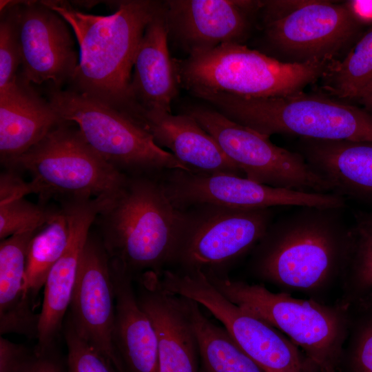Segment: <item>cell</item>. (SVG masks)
Returning <instances> with one entry per match:
<instances>
[{
    "instance_id": "1",
    "label": "cell",
    "mask_w": 372,
    "mask_h": 372,
    "mask_svg": "<svg viewBox=\"0 0 372 372\" xmlns=\"http://www.w3.org/2000/svg\"><path fill=\"white\" fill-rule=\"evenodd\" d=\"M343 207H295L274 218L251 251L257 278L302 292L324 289L343 279L354 244Z\"/></svg>"
},
{
    "instance_id": "33",
    "label": "cell",
    "mask_w": 372,
    "mask_h": 372,
    "mask_svg": "<svg viewBox=\"0 0 372 372\" xmlns=\"http://www.w3.org/2000/svg\"><path fill=\"white\" fill-rule=\"evenodd\" d=\"M33 350L0 337V372H21Z\"/></svg>"
},
{
    "instance_id": "19",
    "label": "cell",
    "mask_w": 372,
    "mask_h": 372,
    "mask_svg": "<svg viewBox=\"0 0 372 372\" xmlns=\"http://www.w3.org/2000/svg\"><path fill=\"white\" fill-rule=\"evenodd\" d=\"M124 115L142 127L160 147H167L193 172L243 176L215 139L187 114L146 110L131 104Z\"/></svg>"
},
{
    "instance_id": "14",
    "label": "cell",
    "mask_w": 372,
    "mask_h": 372,
    "mask_svg": "<svg viewBox=\"0 0 372 372\" xmlns=\"http://www.w3.org/2000/svg\"><path fill=\"white\" fill-rule=\"evenodd\" d=\"M16 3L21 56L19 74L32 85L63 89L79 62L72 28L43 1Z\"/></svg>"
},
{
    "instance_id": "20",
    "label": "cell",
    "mask_w": 372,
    "mask_h": 372,
    "mask_svg": "<svg viewBox=\"0 0 372 372\" xmlns=\"http://www.w3.org/2000/svg\"><path fill=\"white\" fill-rule=\"evenodd\" d=\"M168 38L163 1L147 25L138 45L126 107L134 104L146 110L172 112L171 105L178 95L180 83L176 59L169 54Z\"/></svg>"
},
{
    "instance_id": "10",
    "label": "cell",
    "mask_w": 372,
    "mask_h": 372,
    "mask_svg": "<svg viewBox=\"0 0 372 372\" xmlns=\"http://www.w3.org/2000/svg\"><path fill=\"white\" fill-rule=\"evenodd\" d=\"M184 113L215 139L247 178L276 188L331 193L329 184L298 152L276 145L269 137L233 121L210 105H193Z\"/></svg>"
},
{
    "instance_id": "4",
    "label": "cell",
    "mask_w": 372,
    "mask_h": 372,
    "mask_svg": "<svg viewBox=\"0 0 372 372\" xmlns=\"http://www.w3.org/2000/svg\"><path fill=\"white\" fill-rule=\"evenodd\" d=\"M220 113L268 137L372 142V114L324 94L252 98L225 93L194 94Z\"/></svg>"
},
{
    "instance_id": "23",
    "label": "cell",
    "mask_w": 372,
    "mask_h": 372,
    "mask_svg": "<svg viewBox=\"0 0 372 372\" xmlns=\"http://www.w3.org/2000/svg\"><path fill=\"white\" fill-rule=\"evenodd\" d=\"M63 121L48 100L19 74L14 84L0 92L1 164L26 152Z\"/></svg>"
},
{
    "instance_id": "28",
    "label": "cell",
    "mask_w": 372,
    "mask_h": 372,
    "mask_svg": "<svg viewBox=\"0 0 372 372\" xmlns=\"http://www.w3.org/2000/svg\"><path fill=\"white\" fill-rule=\"evenodd\" d=\"M354 244L351 260L343 278L344 304L372 289V210L359 211L352 225Z\"/></svg>"
},
{
    "instance_id": "34",
    "label": "cell",
    "mask_w": 372,
    "mask_h": 372,
    "mask_svg": "<svg viewBox=\"0 0 372 372\" xmlns=\"http://www.w3.org/2000/svg\"><path fill=\"white\" fill-rule=\"evenodd\" d=\"M21 372H69L67 359L63 360L53 347L43 351L35 349Z\"/></svg>"
},
{
    "instance_id": "36",
    "label": "cell",
    "mask_w": 372,
    "mask_h": 372,
    "mask_svg": "<svg viewBox=\"0 0 372 372\" xmlns=\"http://www.w3.org/2000/svg\"><path fill=\"white\" fill-rule=\"evenodd\" d=\"M344 3L360 26L372 27V0H350Z\"/></svg>"
},
{
    "instance_id": "13",
    "label": "cell",
    "mask_w": 372,
    "mask_h": 372,
    "mask_svg": "<svg viewBox=\"0 0 372 372\" xmlns=\"http://www.w3.org/2000/svg\"><path fill=\"white\" fill-rule=\"evenodd\" d=\"M161 177L169 198L178 209L201 204L244 210L300 206L346 207L347 200L333 193L276 188L236 175L174 169Z\"/></svg>"
},
{
    "instance_id": "38",
    "label": "cell",
    "mask_w": 372,
    "mask_h": 372,
    "mask_svg": "<svg viewBox=\"0 0 372 372\" xmlns=\"http://www.w3.org/2000/svg\"><path fill=\"white\" fill-rule=\"evenodd\" d=\"M300 372H324L307 357Z\"/></svg>"
},
{
    "instance_id": "2",
    "label": "cell",
    "mask_w": 372,
    "mask_h": 372,
    "mask_svg": "<svg viewBox=\"0 0 372 372\" xmlns=\"http://www.w3.org/2000/svg\"><path fill=\"white\" fill-rule=\"evenodd\" d=\"M69 23L79 46V62L68 89L119 112L130 101L136 52L163 1H118L109 15L83 12L67 3L43 1Z\"/></svg>"
},
{
    "instance_id": "6",
    "label": "cell",
    "mask_w": 372,
    "mask_h": 372,
    "mask_svg": "<svg viewBox=\"0 0 372 372\" xmlns=\"http://www.w3.org/2000/svg\"><path fill=\"white\" fill-rule=\"evenodd\" d=\"M332 63H287L236 43L176 59L180 85L192 94L210 92L252 98L301 92L320 80Z\"/></svg>"
},
{
    "instance_id": "30",
    "label": "cell",
    "mask_w": 372,
    "mask_h": 372,
    "mask_svg": "<svg viewBox=\"0 0 372 372\" xmlns=\"http://www.w3.org/2000/svg\"><path fill=\"white\" fill-rule=\"evenodd\" d=\"M21 65L17 25V3H7L1 8L0 92L15 83Z\"/></svg>"
},
{
    "instance_id": "11",
    "label": "cell",
    "mask_w": 372,
    "mask_h": 372,
    "mask_svg": "<svg viewBox=\"0 0 372 372\" xmlns=\"http://www.w3.org/2000/svg\"><path fill=\"white\" fill-rule=\"evenodd\" d=\"M166 291L208 310L238 347L265 372H300L307 356L282 333L226 298L200 271L167 269L159 277Z\"/></svg>"
},
{
    "instance_id": "27",
    "label": "cell",
    "mask_w": 372,
    "mask_h": 372,
    "mask_svg": "<svg viewBox=\"0 0 372 372\" xmlns=\"http://www.w3.org/2000/svg\"><path fill=\"white\" fill-rule=\"evenodd\" d=\"M69 235L68 217L61 207L56 216L34 235L30 242L23 289L34 307L50 271L67 247Z\"/></svg>"
},
{
    "instance_id": "21",
    "label": "cell",
    "mask_w": 372,
    "mask_h": 372,
    "mask_svg": "<svg viewBox=\"0 0 372 372\" xmlns=\"http://www.w3.org/2000/svg\"><path fill=\"white\" fill-rule=\"evenodd\" d=\"M115 292L112 345L122 372H158V346L154 325L141 308L133 277L110 260Z\"/></svg>"
},
{
    "instance_id": "5",
    "label": "cell",
    "mask_w": 372,
    "mask_h": 372,
    "mask_svg": "<svg viewBox=\"0 0 372 372\" xmlns=\"http://www.w3.org/2000/svg\"><path fill=\"white\" fill-rule=\"evenodd\" d=\"M205 275L229 301L287 335L322 371H338L349 329V304L328 306L273 293L262 284Z\"/></svg>"
},
{
    "instance_id": "31",
    "label": "cell",
    "mask_w": 372,
    "mask_h": 372,
    "mask_svg": "<svg viewBox=\"0 0 372 372\" xmlns=\"http://www.w3.org/2000/svg\"><path fill=\"white\" fill-rule=\"evenodd\" d=\"M63 334L68 349L66 359L69 372H117L105 357L77 333L68 317Z\"/></svg>"
},
{
    "instance_id": "9",
    "label": "cell",
    "mask_w": 372,
    "mask_h": 372,
    "mask_svg": "<svg viewBox=\"0 0 372 372\" xmlns=\"http://www.w3.org/2000/svg\"><path fill=\"white\" fill-rule=\"evenodd\" d=\"M180 209L168 269L217 276H227V269L251 251L276 213L273 208L244 210L209 204Z\"/></svg>"
},
{
    "instance_id": "32",
    "label": "cell",
    "mask_w": 372,
    "mask_h": 372,
    "mask_svg": "<svg viewBox=\"0 0 372 372\" xmlns=\"http://www.w3.org/2000/svg\"><path fill=\"white\" fill-rule=\"evenodd\" d=\"M344 359L346 372H372V318L360 327Z\"/></svg>"
},
{
    "instance_id": "3",
    "label": "cell",
    "mask_w": 372,
    "mask_h": 372,
    "mask_svg": "<svg viewBox=\"0 0 372 372\" xmlns=\"http://www.w3.org/2000/svg\"><path fill=\"white\" fill-rule=\"evenodd\" d=\"M161 176L129 175L96 220L111 260L134 278L168 269L175 248L180 209L169 198Z\"/></svg>"
},
{
    "instance_id": "25",
    "label": "cell",
    "mask_w": 372,
    "mask_h": 372,
    "mask_svg": "<svg viewBox=\"0 0 372 372\" xmlns=\"http://www.w3.org/2000/svg\"><path fill=\"white\" fill-rule=\"evenodd\" d=\"M199 349L200 372H265L224 327L209 320L196 302L184 298Z\"/></svg>"
},
{
    "instance_id": "26",
    "label": "cell",
    "mask_w": 372,
    "mask_h": 372,
    "mask_svg": "<svg viewBox=\"0 0 372 372\" xmlns=\"http://www.w3.org/2000/svg\"><path fill=\"white\" fill-rule=\"evenodd\" d=\"M321 93L339 101H359L372 87V27L363 32L342 59L320 79Z\"/></svg>"
},
{
    "instance_id": "29",
    "label": "cell",
    "mask_w": 372,
    "mask_h": 372,
    "mask_svg": "<svg viewBox=\"0 0 372 372\" xmlns=\"http://www.w3.org/2000/svg\"><path fill=\"white\" fill-rule=\"evenodd\" d=\"M59 209L34 204L24 198L0 202L1 240L17 234L40 229Z\"/></svg>"
},
{
    "instance_id": "15",
    "label": "cell",
    "mask_w": 372,
    "mask_h": 372,
    "mask_svg": "<svg viewBox=\"0 0 372 372\" xmlns=\"http://www.w3.org/2000/svg\"><path fill=\"white\" fill-rule=\"evenodd\" d=\"M115 292L110 256L89 234L79 264L68 316L77 333L122 372L112 345Z\"/></svg>"
},
{
    "instance_id": "7",
    "label": "cell",
    "mask_w": 372,
    "mask_h": 372,
    "mask_svg": "<svg viewBox=\"0 0 372 372\" xmlns=\"http://www.w3.org/2000/svg\"><path fill=\"white\" fill-rule=\"evenodd\" d=\"M28 172L30 194L42 203L79 198L110 200L122 189L127 174L103 160L87 143L77 126L64 121L26 152L3 164Z\"/></svg>"
},
{
    "instance_id": "35",
    "label": "cell",
    "mask_w": 372,
    "mask_h": 372,
    "mask_svg": "<svg viewBox=\"0 0 372 372\" xmlns=\"http://www.w3.org/2000/svg\"><path fill=\"white\" fill-rule=\"evenodd\" d=\"M29 194L28 182L25 181L17 171L9 169L1 174L0 202L24 198Z\"/></svg>"
},
{
    "instance_id": "16",
    "label": "cell",
    "mask_w": 372,
    "mask_h": 372,
    "mask_svg": "<svg viewBox=\"0 0 372 372\" xmlns=\"http://www.w3.org/2000/svg\"><path fill=\"white\" fill-rule=\"evenodd\" d=\"M258 1L168 0L164 1L169 36L188 55L222 44L241 43Z\"/></svg>"
},
{
    "instance_id": "22",
    "label": "cell",
    "mask_w": 372,
    "mask_h": 372,
    "mask_svg": "<svg viewBox=\"0 0 372 372\" xmlns=\"http://www.w3.org/2000/svg\"><path fill=\"white\" fill-rule=\"evenodd\" d=\"M297 152L333 194L372 206V142L300 138Z\"/></svg>"
},
{
    "instance_id": "18",
    "label": "cell",
    "mask_w": 372,
    "mask_h": 372,
    "mask_svg": "<svg viewBox=\"0 0 372 372\" xmlns=\"http://www.w3.org/2000/svg\"><path fill=\"white\" fill-rule=\"evenodd\" d=\"M137 280L138 302L157 335L158 372H200L198 340L184 298L165 290L153 271Z\"/></svg>"
},
{
    "instance_id": "37",
    "label": "cell",
    "mask_w": 372,
    "mask_h": 372,
    "mask_svg": "<svg viewBox=\"0 0 372 372\" xmlns=\"http://www.w3.org/2000/svg\"><path fill=\"white\" fill-rule=\"evenodd\" d=\"M358 102L362 105L364 110L372 114V87Z\"/></svg>"
},
{
    "instance_id": "8",
    "label": "cell",
    "mask_w": 372,
    "mask_h": 372,
    "mask_svg": "<svg viewBox=\"0 0 372 372\" xmlns=\"http://www.w3.org/2000/svg\"><path fill=\"white\" fill-rule=\"evenodd\" d=\"M45 98L64 121L74 123L103 160L127 175L192 172L121 112L70 89L45 87Z\"/></svg>"
},
{
    "instance_id": "24",
    "label": "cell",
    "mask_w": 372,
    "mask_h": 372,
    "mask_svg": "<svg viewBox=\"0 0 372 372\" xmlns=\"http://www.w3.org/2000/svg\"><path fill=\"white\" fill-rule=\"evenodd\" d=\"M12 235L0 243V333L37 338L39 313L26 298L24 275L30 242L39 231Z\"/></svg>"
},
{
    "instance_id": "12",
    "label": "cell",
    "mask_w": 372,
    "mask_h": 372,
    "mask_svg": "<svg viewBox=\"0 0 372 372\" xmlns=\"http://www.w3.org/2000/svg\"><path fill=\"white\" fill-rule=\"evenodd\" d=\"M264 25L269 56L293 64L338 61L363 33L344 3L320 0Z\"/></svg>"
},
{
    "instance_id": "17",
    "label": "cell",
    "mask_w": 372,
    "mask_h": 372,
    "mask_svg": "<svg viewBox=\"0 0 372 372\" xmlns=\"http://www.w3.org/2000/svg\"><path fill=\"white\" fill-rule=\"evenodd\" d=\"M104 203L105 200L99 198L61 201L68 217L70 235L64 252L52 267L44 285L35 347L37 351L52 348L63 328L64 316L70 307L90 229Z\"/></svg>"
}]
</instances>
